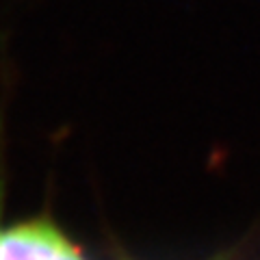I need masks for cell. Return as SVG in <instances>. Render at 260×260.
I'll use <instances>...</instances> for the list:
<instances>
[{"mask_svg":"<svg viewBox=\"0 0 260 260\" xmlns=\"http://www.w3.org/2000/svg\"><path fill=\"white\" fill-rule=\"evenodd\" d=\"M119 260H133V258L124 256V258H119ZM206 260H256V258H249L241 247H230V249H221V251H217V254L208 256Z\"/></svg>","mask_w":260,"mask_h":260,"instance_id":"cell-2","label":"cell"},{"mask_svg":"<svg viewBox=\"0 0 260 260\" xmlns=\"http://www.w3.org/2000/svg\"><path fill=\"white\" fill-rule=\"evenodd\" d=\"M0 260H91L48 213L0 223Z\"/></svg>","mask_w":260,"mask_h":260,"instance_id":"cell-1","label":"cell"}]
</instances>
